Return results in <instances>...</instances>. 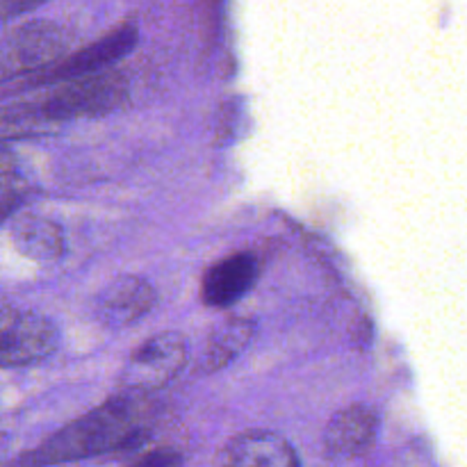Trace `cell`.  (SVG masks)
Masks as SVG:
<instances>
[{"instance_id": "6da1fadb", "label": "cell", "mask_w": 467, "mask_h": 467, "mask_svg": "<svg viewBox=\"0 0 467 467\" xmlns=\"http://www.w3.org/2000/svg\"><path fill=\"white\" fill-rule=\"evenodd\" d=\"M150 397L117 392L105 404L46 438L35 450L14 461L18 467H55L126 450L146 438L150 429Z\"/></svg>"}, {"instance_id": "7a4b0ae2", "label": "cell", "mask_w": 467, "mask_h": 467, "mask_svg": "<svg viewBox=\"0 0 467 467\" xmlns=\"http://www.w3.org/2000/svg\"><path fill=\"white\" fill-rule=\"evenodd\" d=\"M128 94H130L128 78L121 71L109 68L96 76L48 87V91L30 100L41 121L53 128L64 121L103 117V114L114 112L126 103Z\"/></svg>"}, {"instance_id": "3957f363", "label": "cell", "mask_w": 467, "mask_h": 467, "mask_svg": "<svg viewBox=\"0 0 467 467\" xmlns=\"http://www.w3.org/2000/svg\"><path fill=\"white\" fill-rule=\"evenodd\" d=\"M71 35L55 21H30L0 36V85L53 67L68 53Z\"/></svg>"}, {"instance_id": "277c9868", "label": "cell", "mask_w": 467, "mask_h": 467, "mask_svg": "<svg viewBox=\"0 0 467 467\" xmlns=\"http://www.w3.org/2000/svg\"><path fill=\"white\" fill-rule=\"evenodd\" d=\"M140 39V32L132 26H121L117 30L108 32L100 39L91 41L85 48L76 50L71 55H64L59 62H55L53 67L44 68V71L35 73V76H27L23 80L12 82V89L9 94H26V91H36V89H48V87L62 85V82L80 80V78L96 76V73L109 71L119 59L126 57L132 48L137 46Z\"/></svg>"}, {"instance_id": "5b68a950", "label": "cell", "mask_w": 467, "mask_h": 467, "mask_svg": "<svg viewBox=\"0 0 467 467\" xmlns=\"http://www.w3.org/2000/svg\"><path fill=\"white\" fill-rule=\"evenodd\" d=\"M190 349L187 340L176 331H164L149 337L132 351L126 368L119 374V392L153 397L155 392L176 381L187 368Z\"/></svg>"}, {"instance_id": "8992f818", "label": "cell", "mask_w": 467, "mask_h": 467, "mask_svg": "<svg viewBox=\"0 0 467 467\" xmlns=\"http://www.w3.org/2000/svg\"><path fill=\"white\" fill-rule=\"evenodd\" d=\"M57 347L59 333L50 319L32 310L0 306V368L39 363Z\"/></svg>"}, {"instance_id": "52a82bcc", "label": "cell", "mask_w": 467, "mask_h": 467, "mask_svg": "<svg viewBox=\"0 0 467 467\" xmlns=\"http://www.w3.org/2000/svg\"><path fill=\"white\" fill-rule=\"evenodd\" d=\"M258 278L260 263L254 254H231L203 274L201 301L208 308H231L254 290Z\"/></svg>"}, {"instance_id": "ba28073f", "label": "cell", "mask_w": 467, "mask_h": 467, "mask_svg": "<svg viewBox=\"0 0 467 467\" xmlns=\"http://www.w3.org/2000/svg\"><path fill=\"white\" fill-rule=\"evenodd\" d=\"M217 467H301V461L283 436L251 429L223 445Z\"/></svg>"}, {"instance_id": "9c48e42d", "label": "cell", "mask_w": 467, "mask_h": 467, "mask_svg": "<svg viewBox=\"0 0 467 467\" xmlns=\"http://www.w3.org/2000/svg\"><path fill=\"white\" fill-rule=\"evenodd\" d=\"M379 433L377 410L365 404L347 406L324 429V451L331 461H351L369 450Z\"/></svg>"}, {"instance_id": "30bf717a", "label": "cell", "mask_w": 467, "mask_h": 467, "mask_svg": "<svg viewBox=\"0 0 467 467\" xmlns=\"http://www.w3.org/2000/svg\"><path fill=\"white\" fill-rule=\"evenodd\" d=\"M155 299H158L155 287L146 278L128 274L100 292L96 301V317L105 327H130L132 322L146 317L153 310Z\"/></svg>"}, {"instance_id": "8fae6325", "label": "cell", "mask_w": 467, "mask_h": 467, "mask_svg": "<svg viewBox=\"0 0 467 467\" xmlns=\"http://www.w3.org/2000/svg\"><path fill=\"white\" fill-rule=\"evenodd\" d=\"M255 336V324L246 317H231L226 322L217 324L210 331L208 340L203 342V349L199 356V372L214 374L219 369L228 368L240 354H244Z\"/></svg>"}, {"instance_id": "7c38bea8", "label": "cell", "mask_w": 467, "mask_h": 467, "mask_svg": "<svg viewBox=\"0 0 467 467\" xmlns=\"http://www.w3.org/2000/svg\"><path fill=\"white\" fill-rule=\"evenodd\" d=\"M14 244L26 258L36 263H55L67 251V235L46 217H23L14 226Z\"/></svg>"}, {"instance_id": "4fadbf2b", "label": "cell", "mask_w": 467, "mask_h": 467, "mask_svg": "<svg viewBox=\"0 0 467 467\" xmlns=\"http://www.w3.org/2000/svg\"><path fill=\"white\" fill-rule=\"evenodd\" d=\"M23 196V182L18 178L16 162L7 150H0V219L12 213Z\"/></svg>"}, {"instance_id": "5bb4252c", "label": "cell", "mask_w": 467, "mask_h": 467, "mask_svg": "<svg viewBox=\"0 0 467 467\" xmlns=\"http://www.w3.org/2000/svg\"><path fill=\"white\" fill-rule=\"evenodd\" d=\"M128 467H182V456L171 447H160V450H150L141 454Z\"/></svg>"}, {"instance_id": "9a60e30c", "label": "cell", "mask_w": 467, "mask_h": 467, "mask_svg": "<svg viewBox=\"0 0 467 467\" xmlns=\"http://www.w3.org/2000/svg\"><path fill=\"white\" fill-rule=\"evenodd\" d=\"M44 3H48V0H7V18L32 12V9L41 7Z\"/></svg>"}, {"instance_id": "2e32d148", "label": "cell", "mask_w": 467, "mask_h": 467, "mask_svg": "<svg viewBox=\"0 0 467 467\" xmlns=\"http://www.w3.org/2000/svg\"><path fill=\"white\" fill-rule=\"evenodd\" d=\"M7 18V0H0V21Z\"/></svg>"}, {"instance_id": "e0dca14e", "label": "cell", "mask_w": 467, "mask_h": 467, "mask_svg": "<svg viewBox=\"0 0 467 467\" xmlns=\"http://www.w3.org/2000/svg\"><path fill=\"white\" fill-rule=\"evenodd\" d=\"M12 467H18V465H12Z\"/></svg>"}]
</instances>
